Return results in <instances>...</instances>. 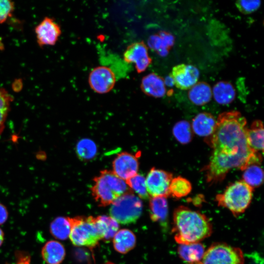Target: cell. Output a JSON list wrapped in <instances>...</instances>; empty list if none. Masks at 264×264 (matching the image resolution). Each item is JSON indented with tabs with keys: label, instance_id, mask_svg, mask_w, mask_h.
Listing matches in <instances>:
<instances>
[{
	"label": "cell",
	"instance_id": "d6986e66",
	"mask_svg": "<svg viewBox=\"0 0 264 264\" xmlns=\"http://www.w3.org/2000/svg\"><path fill=\"white\" fill-rule=\"evenodd\" d=\"M264 127L262 121L256 120L247 129V138L251 149L256 153L264 152Z\"/></svg>",
	"mask_w": 264,
	"mask_h": 264
},
{
	"label": "cell",
	"instance_id": "ba28073f",
	"mask_svg": "<svg viewBox=\"0 0 264 264\" xmlns=\"http://www.w3.org/2000/svg\"><path fill=\"white\" fill-rule=\"evenodd\" d=\"M173 178L171 173L152 168L146 179V184L149 197L167 198L169 195V186Z\"/></svg>",
	"mask_w": 264,
	"mask_h": 264
},
{
	"label": "cell",
	"instance_id": "f546056e",
	"mask_svg": "<svg viewBox=\"0 0 264 264\" xmlns=\"http://www.w3.org/2000/svg\"><path fill=\"white\" fill-rule=\"evenodd\" d=\"M125 181L132 191L134 192L139 198L146 199L149 198L146 188V179L143 176L137 174Z\"/></svg>",
	"mask_w": 264,
	"mask_h": 264
},
{
	"label": "cell",
	"instance_id": "4316f807",
	"mask_svg": "<svg viewBox=\"0 0 264 264\" xmlns=\"http://www.w3.org/2000/svg\"><path fill=\"white\" fill-rule=\"evenodd\" d=\"M172 131L174 137L182 144H187L192 139L193 132L191 124L187 121L181 120L176 122Z\"/></svg>",
	"mask_w": 264,
	"mask_h": 264
},
{
	"label": "cell",
	"instance_id": "5b68a950",
	"mask_svg": "<svg viewBox=\"0 0 264 264\" xmlns=\"http://www.w3.org/2000/svg\"><path fill=\"white\" fill-rule=\"evenodd\" d=\"M253 190L242 180L229 184L216 197L218 205L229 210L234 215L243 213L250 204Z\"/></svg>",
	"mask_w": 264,
	"mask_h": 264
},
{
	"label": "cell",
	"instance_id": "ac0fdd59",
	"mask_svg": "<svg viewBox=\"0 0 264 264\" xmlns=\"http://www.w3.org/2000/svg\"><path fill=\"white\" fill-rule=\"evenodd\" d=\"M190 101L197 106H203L209 103L212 97V89L205 82H198L188 92Z\"/></svg>",
	"mask_w": 264,
	"mask_h": 264
},
{
	"label": "cell",
	"instance_id": "d590c367",
	"mask_svg": "<svg viewBox=\"0 0 264 264\" xmlns=\"http://www.w3.org/2000/svg\"><path fill=\"white\" fill-rule=\"evenodd\" d=\"M4 238V232L2 231V230L0 228V246H1L3 243Z\"/></svg>",
	"mask_w": 264,
	"mask_h": 264
},
{
	"label": "cell",
	"instance_id": "603a6c76",
	"mask_svg": "<svg viewBox=\"0 0 264 264\" xmlns=\"http://www.w3.org/2000/svg\"><path fill=\"white\" fill-rule=\"evenodd\" d=\"M167 198L152 197L150 200L151 219L154 221L164 222L168 216V205Z\"/></svg>",
	"mask_w": 264,
	"mask_h": 264
},
{
	"label": "cell",
	"instance_id": "277c9868",
	"mask_svg": "<svg viewBox=\"0 0 264 264\" xmlns=\"http://www.w3.org/2000/svg\"><path fill=\"white\" fill-rule=\"evenodd\" d=\"M69 220L70 231L68 237L74 245L93 248L103 240L97 217H69Z\"/></svg>",
	"mask_w": 264,
	"mask_h": 264
},
{
	"label": "cell",
	"instance_id": "83f0119b",
	"mask_svg": "<svg viewBox=\"0 0 264 264\" xmlns=\"http://www.w3.org/2000/svg\"><path fill=\"white\" fill-rule=\"evenodd\" d=\"M103 234V240L106 241L113 239L118 231L119 223L110 216L97 217Z\"/></svg>",
	"mask_w": 264,
	"mask_h": 264
},
{
	"label": "cell",
	"instance_id": "4dcf8cb0",
	"mask_svg": "<svg viewBox=\"0 0 264 264\" xmlns=\"http://www.w3.org/2000/svg\"><path fill=\"white\" fill-rule=\"evenodd\" d=\"M11 101L12 98L9 93L5 90L0 88V135L4 128Z\"/></svg>",
	"mask_w": 264,
	"mask_h": 264
},
{
	"label": "cell",
	"instance_id": "836d02e7",
	"mask_svg": "<svg viewBox=\"0 0 264 264\" xmlns=\"http://www.w3.org/2000/svg\"><path fill=\"white\" fill-rule=\"evenodd\" d=\"M16 254L17 260L16 264H30V257L28 254L19 251Z\"/></svg>",
	"mask_w": 264,
	"mask_h": 264
},
{
	"label": "cell",
	"instance_id": "8fae6325",
	"mask_svg": "<svg viewBox=\"0 0 264 264\" xmlns=\"http://www.w3.org/2000/svg\"><path fill=\"white\" fill-rule=\"evenodd\" d=\"M139 155L128 152L118 154L112 161V172L126 181L138 174Z\"/></svg>",
	"mask_w": 264,
	"mask_h": 264
},
{
	"label": "cell",
	"instance_id": "52a82bcc",
	"mask_svg": "<svg viewBox=\"0 0 264 264\" xmlns=\"http://www.w3.org/2000/svg\"><path fill=\"white\" fill-rule=\"evenodd\" d=\"M202 264H244L242 250L224 243H216L205 251Z\"/></svg>",
	"mask_w": 264,
	"mask_h": 264
},
{
	"label": "cell",
	"instance_id": "cb8c5ba5",
	"mask_svg": "<svg viewBox=\"0 0 264 264\" xmlns=\"http://www.w3.org/2000/svg\"><path fill=\"white\" fill-rule=\"evenodd\" d=\"M242 171V180L253 189L263 184L264 172L260 163L251 164Z\"/></svg>",
	"mask_w": 264,
	"mask_h": 264
},
{
	"label": "cell",
	"instance_id": "74e56055",
	"mask_svg": "<svg viewBox=\"0 0 264 264\" xmlns=\"http://www.w3.org/2000/svg\"><path fill=\"white\" fill-rule=\"evenodd\" d=\"M114 264L113 263L109 262H107V263H105V264Z\"/></svg>",
	"mask_w": 264,
	"mask_h": 264
},
{
	"label": "cell",
	"instance_id": "2e32d148",
	"mask_svg": "<svg viewBox=\"0 0 264 264\" xmlns=\"http://www.w3.org/2000/svg\"><path fill=\"white\" fill-rule=\"evenodd\" d=\"M41 255L46 264H61L65 258L66 250L59 242L50 240L43 247Z\"/></svg>",
	"mask_w": 264,
	"mask_h": 264
},
{
	"label": "cell",
	"instance_id": "d6a6232c",
	"mask_svg": "<svg viewBox=\"0 0 264 264\" xmlns=\"http://www.w3.org/2000/svg\"><path fill=\"white\" fill-rule=\"evenodd\" d=\"M14 9L13 3L7 0H0V23L4 22L11 15Z\"/></svg>",
	"mask_w": 264,
	"mask_h": 264
},
{
	"label": "cell",
	"instance_id": "8992f818",
	"mask_svg": "<svg viewBox=\"0 0 264 264\" xmlns=\"http://www.w3.org/2000/svg\"><path fill=\"white\" fill-rule=\"evenodd\" d=\"M142 202L132 192L126 193L116 199L111 204L110 217L118 223L129 224L134 223L140 216Z\"/></svg>",
	"mask_w": 264,
	"mask_h": 264
},
{
	"label": "cell",
	"instance_id": "7a4b0ae2",
	"mask_svg": "<svg viewBox=\"0 0 264 264\" xmlns=\"http://www.w3.org/2000/svg\"><path fill=\"white\" fill-rule=\"evenodd\" d=\"M172 232L179 244L200 242L209 237L212 232V225L204 214L181 205L173 213Z\"/></svg>",
	"mask_w": 264,
	"mask_h": 264
},
{
	"label": "cell",
	"instance_id": "8d00e7d4",
	"mask_svg": "<svg viewBox=\"0 0 264 264\" xmlns=\"http://www.w3.org/2000/svg\"><path fill=\"white\" fill-rule=\"evenodd\" d=\"M202 264L201 261L200 262H196V263H189V264Z\"/></svg>",
	"mask_w": 264,
	"mask_h": 264
},
{
	"label": "cell",
	"instance_id": "4fadbf2b",
	"mask_svg": "<svg viewBox=\"0 0 264 264\" xmlns=\"http://www.w3.org/2000/svg\"><path fill=\"white\" fill-rule=\"evenodd\" d=\"M35 33L40 46L53 45L58 41L61 30L52 19L46 17L36 26Z\"/></svg>",
	"mask_w": 264,
	"mask_h": 264
},
{
	"label": "cell",
	"instance_id": "484cf974",
	"mask_svg": "<svg viewBox=\"0 0 264 264\" xmlns=\"http://www.w3.org/2000/svg\"><path fill=\"white\" fill-rule=\"evenodd\" d=\"M192 189L191 182L180 176L173 178L169 186V195L176 198L187 196Z\"/></svg>",
	"mask_w": 264,
	"mask_h": 264
},
{
	"label": "cell",
	"instance_id": "1f68e13d",
	"mask_svg": "<svg viewBox=\"0 0 264 264\" xmlns=\"http://www.w3.org/2000/svg\"><path fill=\"white\" fill-rule=\"evenodd\" d=\"M235 4L241 13L249 14L256 11L260 7L261 1L241 0L237 1Z\"/></svg>",
	"mask_w": 264,
	"mask_h": 264
},
{
	"label": "cell",
	"instance_id": "3957f363",
	"mask_svg": "<svg viewBox=\"0 0 264 264\" xmlns=\"http://www.w3.org/2000/svg\"><path fill=\"white\" fill-rule=\"evenodd\" d=\"M91 188L92 196L100 206L111 204L119 197L132 192L125 180L112 171L104 170L93 179Z\"/></svg>",
	"mask_w": 264,
	"mask_h": 264
},
{
	"label": "cell",
	"instance_id": "30bf717a",
	"mask_svg": "<svg viewBox=\"0 0 264 264\" xmlns=\"http://www.w3.org/2000/svg\"><path fill=\"white\" fill-rule=\"evenodd\" d=\"M123 58L128 63H134L138 73L144 72L152 63L147 45L143 41L128 45L124 52Z\"/></svg>",
	"mask_w": 264,
	"mask_h": 264
},
{
	"label": "cell",
	"instance_id": "6da1fadb",
	"mask_svg": "<svg viewBox=\"0 0 264 264\" xmlns=\"http://www.w3.org/2000/svg\"><path fill=\"white\" fill-rule=\"evenodd\" d=\"M247 128L245 118L238 111L219 115L214 132L205 139L212 149L209 162L203 170L207 183L221 182L233 169L242 171L251 164L261 163L262 155L248 143Z\"/></svg>",
	"mask_w": 264,
	"mask_h": 264
},
{
	"label": "cell",
	"instance_id": "e0dca14e",
	"mask_svg": "<svg viewBox=\"0 0 264 264\" xmlns=\"http://www.w3.org/2000/svg\"><path fill=\"white\" fill-rule=\"evenodd\" d=\"M174 43V37L170 33L161 31L150 37L148 45L159 55H167Z\"/></svg>",
	"mask_w": 264,
	"mask_h": 264
},
{
	"label": "cell",
	"instance_id": "e575fe53",
	"mask_svg": "<svg viewBox=\"0 0 264 264\" xmlns=\"http://www.w3.org/2000/svg\"><path fill=\"white\" fill-rule=\"evenodd\" d=\"M8 217V212L6 207L0 203V225L4 224Z\"/></svg>",
	"mask_w": 264,
	"mask_h": 264
},
{
	"label": "cell",
	"instance_id": "7c38bea8",
	"mask_svg": "<svg viewBox=\"0 0 264 264\" xmlns=\"http://www.w3.org/2000/svg\"><path fill=\"white\" fill-rule=\"evenodd\" d=\"M170 76L177 88L186 90L189 89L198 82L199 72L194 66L180 64L173 67Z\"/></svg>",
	"mask_w": 264,
	"mask_h": 264
},
{
	"label": "cell",
	"instance_id": "5bb4252c",
	"mask_svg": "<svg viewBox=\"0 0 264 264\" xmlns=\"http://www.w3.org/2000/svg\"><path fill=\"white\" fill-rule=\"evenodd\" d=\"M140 88L144 93L153 97L160 98L166 93L165 80L155 73H149L143 77Z\"/></svg>",
	"mask_w": 264,
	"mask_h": 264
},
{
	"label": "cell",
	"instance_id": "9a60e30c",
	"mask_svg": "<svg viewBox=\"0 0 264 264\" xmlns=\"http://www.w3.org/2000/svg\"><path fill=\"white\" fill-rule=\"evenodd\" d=\"M217 120L210 113L203 112L197 114L192 120L191 127L194 133L205 138L214 132Z\"/></svg>",
	"mask_w": 264,
	"mask_h": 264
},
{
	"label": "cell",
	"instance_id": "ffe728a7",
	"mask_svg": "<svg viewBox=\"0 0 264 264\" xmlns=\"http://www.w3.org/2000/svg\"><path fill=\"white\" fill-rule=\"evenodd\" d=\"M205 251L204 245L200 242L179 244L177 248L179 257L187 264L200 262Z\"/></svg>",
	"mask_w": 264,
	"mask_h": 264
},
{
	"label": "cell",
	"instance_id": "9c48e42d",
	"mask_svg": "<svg viewBox=\"0 0 264 264\" xmlns=\"http://www.w3.org/2000/svg\"><path fill=\"white\" fill-rule=\"evenodd\" d=\"M116 79L115 74L110 68L101 66L91 71L88 76V84L94 92L105 94L113 89Z\"/></svg>",
	"mask_w": 264,
	"mask_h": 264
},
{
	"label": "cell",
	"instance_id": "7402d4cb",
	"mask_svg": "<svg viewBox=\"0 0 264 264\" xmlns=\"http://www.w3.org/2000/svg\"><path fill=\"white\" fill-rule=\"evenodd\" d=\"M113 246L117 252L125 254L135 246L136 238L131 230L123 229L118 230L113 238Z\"/></svg>",
	"mask_w": 264,
	"mask_h": 264
},
{
	"label": "cell",
	"instance_id": "d4e9b609",
	"mask_svg": "<svg viewBox=\"0 0 264 264\" xmlns=\"http://www.w3.org/2000/svg\"><path fill=\"white\" fill-rule=\"evenodd\" d=\"M50 233L60 240L67 239L70 231L69 217H58L52 221L49 226Z\"/></svg>",
	"mask_w": 264,
	"mask_h": 264
},
{
	"label": "cell",
	"instance_id": "44dd1931",
	"mask_svg": "<svg viewBox=\"0 0 264 264\" xmlns=\"http://www.w3.org/2000/svg\"><path fill=\"white\" fill-rule=\"evenodd\" d=\"M215 100L221 105H227L232 102L236 97V90L232 84L227 81L217 83L212 90Z\"/></svg>",
	"mask_w": 264,
	"mask_h": 264
},
{
	"label": "cell",
	"instance_id": "f1b7e54d",
	"mask_svg": "<svg viewBox=\"0 0 264 264\" xmlns=\"http://www.w3.org/2000/svg\"><path fill=\"white\" fill-rule=\"evenodd\" d=\"M76 153L78 156L83 160H89L96 154L97 147L91 140L84 138L80 140L76 145Z\"/></svg>",
	"mask_w": 264,
	"mask_h": 264
}]
</instances>
